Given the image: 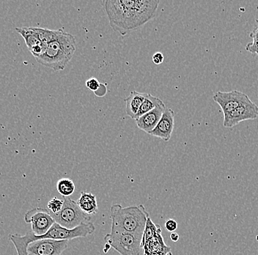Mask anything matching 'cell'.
Wrapping results in <instances>:
<instances>
[{"label":"cell","mask_w":258,"mask_h":255,"mask_svg":"<svg viewBox=\"0 0 258 255\" xmlns=\"http://www.w3.org/2000/svg\"><path fill=\"white\" fill-rule=\"evenodd\" d=\"M63 206L57 214H51L54 222L62 227L74 229L82 224L90 222L91 216L85 214L77 201L69 197H63Z\"/></svg>","instance_id":"cell-7"},{"label":"cell","mask_w":258,"mask_h":255,"mask_svg":"<svg viewBox=\"0 0 258 255\" xmlns=\"http://www.w3.org/2000/svg\"><path fill=\"white\" fill-rule=\"evenodd\" d=\"M146 93L132 91L128 97L124 99L125 103V114L132 119H135L140 106L144 100Z\"/></svg>","instance_id":"cell-13"},{"label":"cell","mask_w":258,"mask_h":255,"mask_svg":"<svg viewBox=\"0 0 258 255\" xmlns=\"http://www.w3.org/2000/svg\"><path fill=\"white\" fill-rule=\"evenodd\" d=\"M258 117V106L251 101L235 108L230 114L224 116L223 126L225 128H233L246 120H254Z\"/></svg>","instance_id":"cell-10"},{"label":"cell","mask_w":258,"mask_h":255,"mask_svg":"<svg viewBox=\"0 0 258 255\" xmlns=\"http://www.w3.org/2000/svg\"><path fill=\"white\" fill-rule=\"evenodd\" d=\"M62 206H63V200L54 197L48 201L47 208L48 211H49L51 214H55L61 211Z\"/></svg>","instance_id":"cell-19"},{"label":"cell","mask_w":258,"mask_h":255,"mask_svg":"<svg viewBox=\"0 0 258 255\" xmlns=\"http://www.w3.org/2000/svg\"><path fill=\"white\" fill-rule=\"evenodd\" d=\"M162 100L159 99V98L153 96L151 93H146L145 99L143 100L141 106H140V110H139L138 113H137L135 119H138L140 116L144 115V114H147L149 111H152L156 106L162 104Z\"/></svg>","instance_id":"cell-16"},{"label":"cell","mask_w":258,"mask_h":255,"mask_svg":"<svg viewBox=\"0 0 258 255\" xmlns=\"http://www.w3.org/2000/svg\"><path fill=\"white\" fill-rule=\"evenodd\" d=\"M24 221L31 224V232L35 236L44 235L55 223L48 209L35 208L24 215Z\"/></svg>","instance_id":"cell-8"},{"label":"cell","mask_w":258,"mask_h":255,"mask_svg":"<svg viewBox=\"0 0 258 255\" xmlns=\"http://www.w3.org/2000/svg\"><path fill=\"white\" fill-rule=\"evenodd\" d=\"M77 204L85 214L91 216L98 214V207L96 196L93 193L82 191L77 201Z\"/></svg>","instance_id":"cell-14"},{"label":"cell","mask_w":258,"mask_h":255,"mask_svg":"<svg viewBox=\"0 0 258 255\" xmlns=\"http://www.w3.org/2000/svg\"><path fill=\"white\" fill-rule=\"evenodd\" d=\"M257 56H258V53H257Z\"/></svg>","instance_id":"cell-24"},{"label":"cell","mask_w":258,"mask_h":255,"mask_svg":"<svg viewBox=\"0 0 258 255\" xmlns=\"http://www.w3.org/2000/svg\"><path fill=\"white\" fill-rule=\"evenodd\" d=\"M255 26L251 33L249 34L250 37L252 38V41L248 43L246 46V50L251 54L258 53V19H255Z\"/></svg>","instance_id":"cell-18"},{"label":"cell","mask_w":258,"mask_h":255,"mask_svg":"<svg viewBox=\"0 0 258 255\" xmlns=\"http://www.w3.org/2000/svg\"><path fill=\"white\" fill-rule=\"evenodd\" d=\"M170 239L173 242L178 241L179 235L176 232H172L170 235Z\"/></svg>","instance_id":"cell-23"},{"label":"cell","mask_w":258,"mask_h":255,"mask_svg":"<svg viewBox=\"0 0 258 255\" xmlns=\"http://www.w3.org/2000/svg\"><path fill=\"white\" fill-rule=\"evenodd\" d=\"M166 108L167 107H166L165 104L163 103L162 104L156 106L152 111H149L144 115L140 116L138 119H135L137 127L146 133L149 134L154 130L155 127L159 123L161 116Z\"/></svg>","instance_id":"cell-12"},{"label":"cell","mask_w":258,"mask_h":255,"mask_svg":"<svg viewBox=\"0 0 258 255\" xmlns=\"http://www.w3.org/2000/svg\"><path fill=\"white\" fill-rule=\"evenodd\" d=\"M111 232H127L143 238L149 214L143 205L123 208L120 205L111 207Z\"/></svg>","instance_id":"cell-3"},{"label":"cell","mask_w":258,"mask_h":255,"mask_svg":"<svg viewBox=\"0 0 258 255\" xmlns=\"http://www.w3.org/2000/svg\"><path fill=\"white\" fill-rule=\"evenodd\" d=\"M175 113L171 108H167L163 113L159 123L149 135L160 138L164 141H169L172 137L175 126Z\"/></svg>","instance_id":"cell-11"},{"label":"cell","mask_w":258,"mask_h":255,"mask_svg":"<svg viewBox=\"0 0 258 255\" xmlns=\"http://www.w3.org/2000/svg\"><path fill=\"white\" fill-rule=\"evenodd\" d=\"M213 99L220 106L224 116L230 114L241 105L248 104L252 101L247 95L236 90L227 92L218 91L214 93Z\"/></svg>","instance_id":"cell-9"},{"label":"cell","mask_w":258,"mask_h":255,"mask_svg":"<svg viewBox=\"0 0 258 255\" xmlns=\"http://www.w3.org/2000/svg\"><path fill=\"white\" fill-rule=\"evenodd\" d=\"M159 4V0H107L104 8L112 30L124 36L154 19Z\"/></svg>","instance_id":"cell-1"},{"label":"cell","mask_w":258,"mask_h":255,"mask_svg":"<svg viewBox=\"0 0 258 255\" xmlns=\"http://www.w3.org/2000/svg\"><path fill=\"white\" fill-rule=\"evenodd\" d=\"M56 189L59 194L63 197H69L75 191V185L73 180L69 178H62L58 180Z\"/></svg>","instance_id":"cell-17"},{"label":"cell","mask_w":258,"mask_h":255,"mask_svg":"<svg viewBox=\"0 0 258 255\" xmlns=\"http://www.w3.org/2000/svg\"><path fill=\"white\" fill-rule=\"evenodd\" d=\"M164 227L168 232H174L177 228V223L173 219H169L164 224Z\"/></svg>","instance_id":"cell-21"},{"label":"cell","mask_w":258,"mask_h":255,"mask_svg":"<svg viewBox=\"0 0 258 255\" xmlns=\"http://www.w3.org/2000/svg\"><path fill=\"white\" fill-rule=\"evenodd\" d=\"M95 231H96V227L91 222L81 224L74 229L64 228L55 222L44 235L35 236L30 231L25 235H22V238L24 241L27 242V243L33 241V240H40V239L69 241L73 239L85 238V237L94 233Z\"/></svg>","instance_id":"cell-5"},{"label":"cell","mask_w":258,"mask_h":255,"mask_svg":"<svg viewBox=\"0 0 258 255\" xmlns=\"http://www.w3.org/2000/svg\"><path fill=\"white\" fill-rule=\"evenodd\" d=\"M85 85H86L87 88H88L89 90L94 91L95 93H96V92L99 89L101 84L100 83V82L98 81L96 78H95V77H91V78L88 79V80H87L86 82H85Z\"/></svg>","instance_id":"cell-20"},{"label":"cell","mask_w":258,"mask_h":255,"mask_svg":"<svg viewBox=\"0 0 258 255\" xmlns=\"http://www.w3.org/2000/svg\"><path fill=\"white\" fill-rule=\"evenodd\" d=\"M104 252L114 248L120 255H140L142 238L127 232H111L104 237Z\"/></svg>","instance_id":"cell-6"},{"label":"cell","mask_w":258,"mask_h":255,"mask_svg":"<svg viewBox=\"0 0 258 255\" xmlns=\"http://www.w3.org/2000/svg\"><path fill=\"white\" fill-rule=\"evenodd\" d=\"M9 239L14 245L17 255H61L69 245L68 240L49 239H40L27 243L19 234L10 235Z\"/></svg>","instance_id":"cell-4"},{"label":"cell","mask_w":258,"mask_h":255,"mask_svg":"<svg viewBox=\"0 0 258 255\" xmlns=\"http://www.w3.org/2000/svg\"><path fill=\"white\" fill-rule=\"evenodd\" d=\"M164 60V56H163L162 53H159V52L155 53L152 57L153 62L156 65H160V64H162Z\"/></svg>","instance_id":"cell-22"},{"label":"cell","mask_w":258,"mask_h":255,"mask_svg":"<svg viewBox=\"0 0 258 255\" xmlns=\"http://www.w3.org/2000/svg\"><path fill=\"white\" fill-rule=\"evenodd\" d=\"M16 30L17 33L23 37L29 51L37 45L41 43L39 38H38V34L35 31V27H16Z\"/></svg>","instance_id":"cell-15"},{"label":"cell","mask_w":258,"mask_h":255,"mask_svg":"<svg viewBox=\"0 0 258 255\" xmlns=\"http://www.w3.org/2000/svg\"><path fill=\"white\" fill-rule=\"evenodd\" d=\"M76 49L74 35L66 33L62 28L58 29L55 37L48 43L45 53L36 61L54 72H61L72 61Z\"/></svg>","instance_id":"cell-2"}]
</instances>
